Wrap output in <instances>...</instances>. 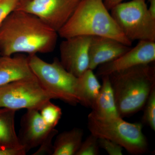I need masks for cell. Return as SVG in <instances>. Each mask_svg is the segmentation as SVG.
<instances>
[{"instance_id":"obj_1","label":"cell","mask_w":155,"mask_h":155,"mask_svg":"<svg viewBox=\"0 0 155 155\" xmlns=\"http://www.w3.org/2000/svg\"><path fill=\"white\" fill-rule=\"evenodd\" d=\"M58 33L33 14L16 10L0 27V53L46 54L54 49Z\"/></svg>"},{"instance_id":"obj_2","label":"cell","mask_w":155,"mask_h":155,"mask_svg":"<svg viewBox=\"0 0 155 155\" xmlns=\"http://www.w3.org/2000/svg\"><path fill=\"white\" fill-rule=\"evenodd\" d=\"M106 8L104 0H80L71 17L58 32L64 38L79 35L110 38L131 46Z\"/></svg>"},{"instance_id":"obj_3","label":"cell","mask_w":155,"mask_h":155,"mask_svg":"<svg viewBox=\"0 0 155 155\" xmlns=\"http://www.w3.org/2000/svg\"><path fill=\"white\" fill-rule=\"evenodd\" d=\"M118 114L122 118L143 108L155 88V67L139 65L108 75Z\"/></svg>"},{"instance_id":"obj_4","label":"cell","mask_w":155,"mask_h":155,"mask_svg":"<svg viewBox=\"0 0 155 155\" xmlns=\"http://www.w3.org/2000/svg\"><path fill=\"white\" fill-rule=\"evenodd\" d=\"M87 127L98 138L115 142L131 154H143L147 151L148 144L141 123L126 122L121 117L104 119L91 112L87 117Z\"/></svg>"},{"instance_id":"obj_5","label":"cell","mask_w":155,"mask_h":155,"mask_svg":"<svg viewBox=\"0 0 155 155\" xmlns=\"http://www.w3.org/2000/svg\"><path fill=\"white\" fill-rule=\"evenodd\" d=\"M27 58L34 75L54 99L61 100L72 106L79 104L76 92L77 77L68 72L59 59L55 58L49 63L36 54Z\"/></svg>"},{"instance_id":"obj_6","label":"cell","mask_w":155,"mask_h":155,"mask_svg":"<svg viewBox=\"0 0 155 155\" xmlns=\"http://www.w3.org/2000/svg\"><path fill=\"white\" fill-rule=\"evenodd\" d=\"M110 11L119 28L130 41L155 42V19L149 12L145 0L120 3Z\"/></svg>"},{"instance_id":"obj_7","label":"cell","mask_w":155,"mask_h":155,"mask_svg":"<svg viewBox=\"0 0 155 155\" xmlns=\"http://www.w3.org/2000/svg\"><path fill=\"white\" fill-rule=\"evenodd\" d=\"M52 99H54L53 97L45 90L35 76L0 87V108L39 111Z\"/></svg>"},{"instance_id":"obj_8","label":"cell","mask_w":155,"mask_h":155,"mask_svg":"<svg viewBox=\"0 0 155 155\" xmlns=\"http://www.w3.org/2000/svg\"><path fill=\"white\" fill-rule=\"evenodd\" d=\"M80 0H20L16 10L33 14L57 32L66 23Z\"/></svg>"},{"instance_id":"obj_9","label":"cell","mask_w":155,"mask_h":155,"mask_svg":"<svg viewBox=\"0 0 155 155\" xmlns=\"http://www.w3.org/2000/svg\"><path fill=\"white\" fill-rule=\"evenodd\" d=\"M91 36L79 35L64 38L60 46L62 66L75 77L89 69V48Z\"/></svg>"},{"instance_id":"obj_10","label":"cell","mask_w":155,"mask_h":155,"mask_svg":"<svg viewBox=\"0 0 155 155\" xmlns=\"http://www.w3.org/2000/svg\"><path fill=\"white\" fill-rule=\"evenodd\" d=\"M155 61V42L140 41L133 48L119 58L97 67V75L101 78Z\"/></svg>"},{"instance_id":"obj_11","label":"cell","mask_w":155,"mask_h":155,"mask_svg":"<svg viewBox=\"0 0 155 155\" xmlns=\"http://www.w3.org/2000/svg\"><path fill=\"white\" fill-rule=\"evenodd\" d=\"M52 129L45 123L38 110H27L21 119L19 143L27 153L39 146Z\"/></svg>"},{"instance_id":"obj_12","label":"cell","mask_w":155,"mask_h":155,"mask_svg":"<svg viewBox=\"0 0 155 155\" xmlns=\"http://www.w3.org/2000/svg\"><path fill=\"white\" fill-rule=\"evenodd\" d=\"M130 48V46L110 38L91 36L89 48V69L94 70L119 58Z\"/></svg>"},{"instance_id":"obj_13","label":"cell","mask_w":155,"mask_h":155,"mask_svg":"<svg viewBox=\"0 0 155 155\" xmlns=\"http://www.w3.org/2000/svg\"><path fill=\"white\" fill-rule=\"evenodd\" d=\"M34 76L28 58L22 56L0 57V87Z\"/></svg>"},{"instance_id":"obj_14","label":"cell","mask_w":155,"mask_h":155,"mask_svg":"<svg viewBox=\"0 0 155 155\" xmlns=\"http://www.w3.org/2000/svg\"><path fill=\"white\" fill-rule=\"evenodd\" d=\"M102 84L91 112L100 118L111 119L120 117L116 108L114 91L109 76L102 77Z\"/></svg>"},{"instance_id":"obj_15","label":"cell","mask_w":155,"mask_h":155,"mask_svg":"<svg viewBox=\"0 0 155 155\" xmlns=\"http://www.w3.org/2000/svg\"><path fill=\"white\" fill-rule=\"evenodd\" d=\"M16 112L11 109L0 108V150L23 149L15 129Z\"/></svg>"},{"instance_id":"obj_16","label":"cell","mask_w":155,"mask_h":155,"mask_svg":"<svg viewBox=\"0 0 155 155\" xmlns=\"http://www.w3.org/2000/svg\"><path fill=\"white\" fill-rule=\"evenodd\" d=\"M101 84L94 73L88 69L77 77L76 92L79 104L91 108L99 93Z\"/></svg>"},{"instance_id":"obj_17","label":"cell","mask_w":155,"mask_h":155,"mask_svg":"<svg viewBox=\"0 0 155 155\" xmlns=\"http://www.w3.org/2000/svg\"><path fill=\"white\" fill-rule=\"evenodd\" d=\"M82 129L74 127L57 134L53 143L52 155H75L82 142Z\"/></svg>"},{"instance_id":"obj_18","label":"cell","mask_w":155,"mask_h":155,"mask_svg":"<svg viewBox=\"0 0 155 155\" xmlns=\"http://www.w3.org/2000/svg\"><path fill=\"white\" fill-rule=\"evenodd\" d=\"M43 120L48 126L55 128L62 115V110L58 106L51 102H47L39 110Z\"/></svg>"},{"instance_id":"obj_19","label":"cell","mask_w":155,"mask_h":155,"mask_svg":"<svg viewBox=\"0 0 155 155\" xmlns=\"http://www.w3.org/2000/svg\"><path fill=\"white\" fill-rule=\"evenodd\" d=\"M143 120L150 128L155 130V88L151 93L143 107Z\"/></svg>"},{"instance_id":"obj_20","label":"cell","mask_w":155,"mask_h":155,"mask_svg":"<svg viewBox=\"0 0 155 155\" xmlns=\"http://www.w3.org/2000/svg\"><path fill=\"white\" fill-rule=\"evenodd\" d=\"M99 154L98 138L91 134L84 141H82L75 155H98Z\"/></svg>"},{"instance_id":"obj_21","label":"cell","mask_w":155,"mask_h":155,"mask_svg":"<svg viewBox=\"0 0 155 155\" xmlns=\"http://www.w3.org/2000/svg\"><path fill=\"white\" fill-rule=\"evenodd\" d=\"M20 0H0V27L5 20L17 9Z\"/></svg>"},{"instance_id":"obj_22","label":"cell","mask_w":155,"mask_h":155,"mask_svg":"<svg viewBox=\"0 0 155 155\" xmlns=\"http://www.w3.org/2000/svg\"><path fill=\"white\" fill-rule=\"evenodd\" d=\"M58 134V130L53 128L40 145L38 150L33 155H52L53 152V140Z\"/></svg>"},{"instance_id":"obj_23","label":"cell","mask_w":155,"mask_h":155,"mask_svg":"<svg viewBox=\"0 0 155 155\" xmlns=\"http://www.w3.org/2000/svg\"><path fill=\"white\" fill-rule=\"evenodd\" d=\"M100 147L103 149L110 155H123V148L115 142L105 138H98Z\"/></svg>"},{"instance_id":"obj_24","label":"cell","mask_w":155,"mask_h":155,"mask_svg":"<svg viewBox=\"0 0 155 155\" xmlns=\"http://www.w3.org/2000/svg\"><path fill=\"white\" fill-rule=\"evenodd\" d=\"M26 153L23 149L0 150V155H25Z\"/></svg>"},{"instance_id":"obj_25","label":"cell","mask_w":155,"mask_h":155,"mask_svg":"<svg viewBox=\"0 0 155 155\" xmlns=\"http://www.w3.org/2000/svg\"><path fill=\"white\" fill-rule=\"evenodd\" d=\"M124 0H104V2L108 10H110L114 6L122 2Z\"/></svg>"},{"instance_id":"obj_26","label":"cell","mask_w":155,"mask_h":155,"mask_svg":"<svg viewBox=\"0 0 155 155\" xmlns=\"http://www.w3.org/2000/svg\"><path fill=\"white\" fill-rule=\"evenodd\" d=\"M149 7H148V10L150 14L155 19V0H148Z\"/></svg>"},{"instance_id":"obj_27","label":"cell","mask_w":155,"mask_h":155,"mask_svg":"<svg viewBox=\"0 0 155 155\" xmlns=\"http://www.w3.org/2000/svg\"><path fill=\"white\" fill-rule=\"evenodd\" d=\"M22 1H28V0H22Z\"/></svg>"},{"instance_id":"obj_28","label":"cell","mask_w":155,"mask_h":155,"mask_svg":"<svg viewBox=\"0 0 155 155\" xmlns=\"http://www.w3.org/2000/svg\"><path fill=\"white\" fill-rule=\"evenodd\" d=\"M1 56H2V55H1V53H0V57H1Z\"/></svg>"}]
</instances>
